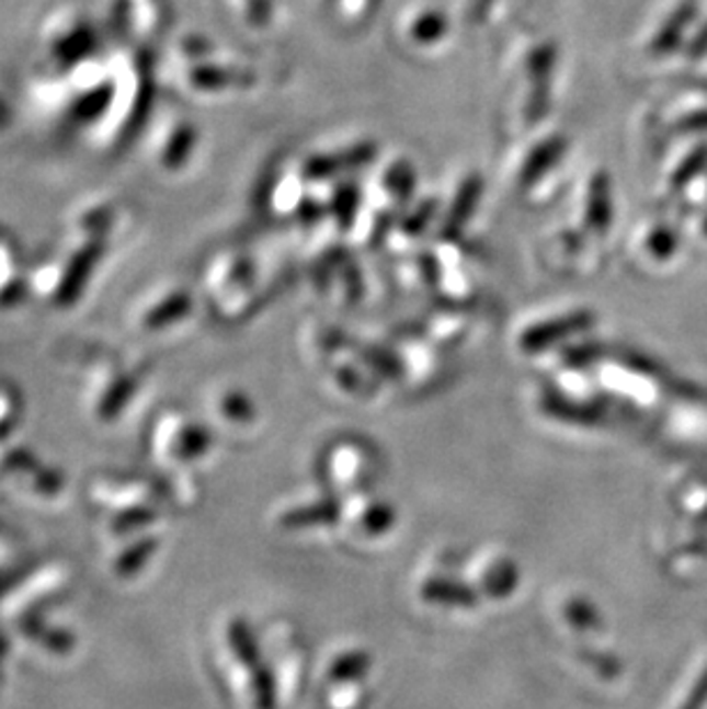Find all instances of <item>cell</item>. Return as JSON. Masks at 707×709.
I'll return each instance as SVG.
<instances>
[{
    "label": "cell",
    "mask_w": 707,
    "mask_h": 709,
    "mask_svg": "<svg viewBox=\"0 0 707 709\" xmlns=\"http://www.w3.org/2000/svg\"><path fill=\"white\" fill-rule=\"evenodd\" d=\"M566 618L570 620L572 627H577L581 631H593V629L602 627V616H600L597 606L583 597L570 599V604L566 606Z\"/></svg>",
    "instance_id": "cell-9"
},
{
    "label": "cell",
    "mask_w": 707,
    "mask_h": 709,
    "mask_svg": "<svg viewBox=\"0 0 707 709\" xmlns=\"http://www.w3.org/2000/svg\"><path fill=\"white\" fill-rule=\"evenodd\" d=\"M705 705H707V666L698 675L689 696L680 705V709H705Z\"/></svg>",
    "instance_id": "cell-15"
},
{
    "label": "cell",
    "mask_w": 707,
    "mask_h": 709,
    "mask_svg": "<svg viewBox=\"0 0 707 709\" xmlns=\"http://www.w3.org/2000/svg\"><path fill=\"white\" fill-rule=\"evenodd\" d=\"M583 659H586V662H589L593 668H597L604 677H616V675L620 673V664L616 662L614 656H608V654H600V652H595V654H583Z\"/></svg>",
    "instance_id": "cell-16"
},
{
    "label": "cell",
    "mask_w": 707,
    "mask_h": 709,
    "mask_svg": "<svg viewBox=\"0 0 707 709\" xmlns=\"http://www.w3.org/2000/svg\"><path fill=\"white\" fill-rule=\"evenodd\" d=\"M340 517V503L333 499L327 501H317L304 507L289 510L287 515H283L281 524L287 530H299V528H310V526H324L333 524Z\"/></svg>",
    "instance_id": "cell-3"
},
{
    "label": "cell",
    "mask_w": 707,
    "mask_h": 709,
    "mask_svg": "<svg viewBox=\"0 0 707 709\" xmlns=\"http://www.w3.org/2000/svg\"><path fill=\"white\" fill-rule=\"evenodd\" d=\"M547 411L556 413V415H563L566 421H577V423H586V425H593L600 421V413L593 411L591 407H583V404H572V402H566V400H549L547 404Z\"/></svg>",
    "instance_id": "cell-11"
},
{
    "label": "cell",
    "mask_w": 707,
    "mask_h": 709,
    "mask_svg": "<svg viewBox=\"0 0 707 709\" xmlns=\"http://www.w3.org/2000/svg\"><path fill=\"white\" fill-rule=\"evenodd\" d=\"M478 195H480V182L474 178L471 182H467V184H465V188H461V191H459V195H457L455 207H453L451 218H448V224H446V228H444L446 237H448V232H451V235H455V232L461 228V224L467 221L469 214L474 211V205H476V201H478Z\"/></svg>",
    "instance_id": "cell-8"
},
{
    "label": "cell",
    "mask_w": 707,
    "mask_h": 709,
    "mask_svg": "<svg viewBox=\"0 0 707 709\" xmlns=\"http://www.w3.org/2000/svg\"><path fill=\"white\" fill-rule=\"evenodd\" d=\"M442 31H444V19L430 14L427 19H423L419 23V26H417V37H421V39H434V37L442 35Z\"/></svg>",
    "instance_id": "cell-18"
},
{
    "label": "cell",
    "mask_w": 707,
    "mask_h": 709,
    "mask_svg": "<svg viewBox=\"0 0 707 709\" xmlns=\"http://www.w3.org/2000/svg\"><path fill=\"white\" fill-rule=\"evenodd\" d=\"M593 324L591 312H572L560 317V320H551L543 327H535L522 335V347L526 352H540L551 347L554 342L566 340L579 331H586Z\"/></svg>",
    "instance_id": "cell-1"
},
{
    "label": "cell",
    "mask_w": 707,
    "mask_h": 709,
    "mask_svg": "<svg viewBox=\"0 0 707 709\" xmlns=\"http://www.w3.org/2000/svg\"><path fill=\"white\" fill-rule=\"evenodd\" d=\"M700 519H703V522H707V510L703 512V517H700Z\"/></svg>",
    "instance_id": "cell-19"
},
{
    "label": "cell",
    "mask_w": 707,
    "mask_h": 709,
    "mask_svg": "<svg viewBox=\"0 0 707 709\" xmlns=\"http://www.w3.org/2000/svg\"><path fill=\"white\" fill-rule=\"evenodd\" d=\"M373 668V659L368 652H347L343 656H338L335 662L329 668V679L331 682H354L368 675Z\"/></svg>",
    "instance_id": "cell-6"
},
{
    "label": "cell",
    "mask_w": 707,
    "mask_h": 709,
    "mask_svg": "<svg viewBox=\"0 0 707 709\" xmlns=\"http://www.w3.org/2000/svg\"><path fill=\"white\" fill-rule=\"evenodd\" d=\"M224 411H226V413H230L235 421H251V419H253V407L249 404V400L237 398V396L226 398V402H224Z\"/></svg>",
    "instance_id": "cell-17"
},
{
    "label": "cell",
    "mask_w": 707,
    "mask_h": 709,
    "mask_svg": "<svg viewBox=\"0 0 707 709\" xmlns=\"http://www.w3.org/2000/svg\"><path fill=\"white\" fill-rule=\"evenodd\" d=\"M563 140H549L545 148H540L538 152H535L528 163H526V170H524V180L526 184L535 182V178H540L545 170L556 161V157H560V152H563Z\"/></svg>",
    "instance_id": "cell-10"
},
{
    "label": "cell",
    "mask_w": 707,
    "mask_h": 709,
    "mask_svg": "<svg viewBox=\"0 0 707 709\" xmlns=\"http://www.w3.org/2000/svg\"><path fill=\"white\" fill-rule=\"evenodd\" d=\"M394 522H396V512L388 505H375L365 512L363 517V526L368 528V533H384L391 528Z\"/></svg>",
    "instance_id": "cell-13"
},
{
    "label": "cell",
    "mask_w": 707,
    "mask_h": 709,
    "mask_svg": "<svg viewBox=\"0 0 707 709\" xmlns=\"http://www.w3.org/2000/svg\"><path fill=\"white\" fill-rule=\"evenodd\" d=\"M606 191H604V182H597L593 184V195H591V209H589V216H591V224L593 226H604L606 224Z\"/></svg>",
    "instance_id": "cell-14"
},
{
    "label": "cell",
    "mask_w": 707,
    "mask_h": 709,
    "mask_svg": "<svg viewBox=\"0 0 707 709\" xmlns=\"http://www.w3.org/2000/svg\"><path fill=\"white\" fill-rule=\"evenodd\" d=\"M517 583H520V570H517L515 562L501 560V562H497V565L490 572H487L482 588H484L487 595L499 599V597H508V595L515 593Z\"/></svg>",
    "instance_id": "cell-4"
},
{
    "label": "cell",
    "mask_w": 707,
    "mask_h": 709,
    "mask_svg": "<svg viewBox=\"0 0 707 709\" xmlns=\"http://www.w3.org/2000/svg\"><path fill=\"white\" fill-rule=\"evenodd\" d=\"M373 155V148H356L350 150L340 157H327V159H312V163L308 165V175L312 178H327L338 173V170H345L352 165H358L363 161H368Z\"/></svg>",
    "instance_id": "cell-7"
},
{
    "label": "cell",
    "mask_w": 707,
    "mask_h": 709,
    "mask_svg": "<svg viewBox=\"0 0 707 709\" xmlns=\"http://www.w3.org/2000/svg\"><path fill=\"white\" fill-rule=\"evenodd\" d=\"M423 599L432 604H442V606H459V608H471L478 604V595L469 585L459 583V581H448V579H432L423 585L421 591Z\"/></svg>",
    "instance_id": "cell-2"
},
{
    "label": "cell",
    "mask_w": 707,
    "mask_h": 709,
    "mask_svg": "<svg viewBox=\"0 0 707 709\" xmlns=\"http://www.w3.org/2000/svg\"><path fill=\"white\" fill-rule=\"evenodd\" d=\"M253 689L260 709H274L276 707V684L270 668H258L253 675Z\"/></svg>",
    "instance_id": "cell-12"
},
{
    "label": "cell",
    "mask_w": 707,
    "mask_h": 709,
    "mask_svg": "<svg viewBox=\"0 0 707 709\" xmlns=\"http://www.w3.org/2000/svg\"><path fill=\"white\" fill-rule=\"evenodd\" d=\"M228 639H230V648H232V652L237 654L239 662H241L243 666L255 668V666H258V662H260V648H258V641H255V636H253L251 627H249L247 622L235 620V622L230 625Z\"/></svg>",
    "instance_id": "cell-5"
}]
</instances>
